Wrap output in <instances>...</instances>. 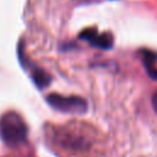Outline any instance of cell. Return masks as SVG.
<instances>
[{"mask_svg":"<svg viewBox=\"0 0 157 157\" xmlns=\"http://www.w3.org/2000/svg\"><path fill=\"white\" fill-rule=\"evenodd\" d=\"M20 58H21V61L23 63V65L29 70V75H31L32 80H33L34 85H36L38 88H44V87L49 86L52 78H50V76H49L44 70H42V69L37 67L36 65H33V64L27 59V56H26L23 53H21V52H20Z\"/></svg>","mask_w":157,"mask_h":157,"instance_id":"5","label":"cell"},{"mask_svg":"<svg viewBox=\"0 0 157 157\" xmlns=\"http://www.w3.org/2000/svg\"><path fill=\"white\" fill-rule=\"evenodd\" d=\"M48 104L63 113L83 114L87 110V102L78 96H63L59 93H50L45 97Z\"/></svg>","mask_w":157,"mask_h":157,"instance_id":"2","label":"cell"},{"mask_svg":"<svg viewBox=\"0 0 157 157\" xmlns=\"http://www.w3.org/2000/svg\"><path fill=\"white\" fill-rule=\"evenodd\" d=\"M152 107H153V110L156 112V114H157V90L155 91V93L152 94Z\"/></svg>","mask_w":157,"mask_h":157,"instance_id":"7","label":"cell"},{"mask_svg":"<svg viewBox=\"0 0 157 157\" xmlns=\"http://www.w3.org/2000/svg\"><path fill=\"white\" fill-rule=\"evenodd\" d=\"M58 144L66 151L74 152H83L88 151L92 146V141L88 135H83V132L77 129H64L59 132Z\"/></svg>","mask_w":157,"mask_h":157,"instance_id":"3","label":"cell"},{"mask_svg":"<svg viewBox=\"0 0 157 157\" xmlns=\"http://www.w3.org/2000/svg\"><path fill=\"white\" fill-rule=\"evenodd\" d=\"M28 128L16 112H7L0 117V137L9 146H17L26 141Z\"/></svg>","mask_w":157,"mask_h":157,"instance_id":"1","label":"cell"},{"mask_svg":"<svg viewBox=\"0 0 157 157\" xmlns=\"http://www.w3.org/2000/svg\"><path fill=\"white\" fill-rule=\"evenodd\" d=\"M78 37L90 43L92 47L99 49H110L114 42V38L110 33H99L96 28H87L82 31Z\"/></svg>","mask_w":157,"mask_h":157,"instance_id":"4","label":"cell"},{"mask_svg":"<svg viewBox=\"0 0 157 157\" xmlns=\"http://www.w3.org/2000/svg\"><path fill=\"white\" fill-rule=\"evenodd\" d=\"M142 61L145 65V69L148 74V76L153 80H157V53L144 49L142 52Z\"/></svg>","mask_w":157,"mask_h":157,"instance_id":"6","label":"cell"}]
</instances>
